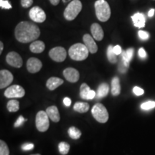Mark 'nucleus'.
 I'll return each mask as SVG.
<instances>
[{"label":"nucleus","mask_w":155,"mask_h":155,"mask_svg":"<svg viewBox=\"0 0 155 155\" xmlns=\"http://www.w3.org/2000/svg\"><path fill=\"white\" fill-rule=\"evenodd\" d=\"M15 38L22 43H28L34 41L40 35V30L38 25L33 22H19L15 30Z\"/></svg>","instance_id":"1"},{"label":"nucleus","mask_w":155,"mask_h":155,"mask_svg":"<svg viewBox=\"0 0 155 155\" xmlns=\"http://www.w3.org/2000/svg\"><path fill=\"white\" fill-rule=\"evenodd\" d=\"M95 10L97 18L101 22H106L111 17V8L106 0H97L95 2Z\"/></svg>","instance_id":"2"},{"label":"nucleus","mask_w":155,"mask_h":155,"mask_svg":"<svg viewBox=\"0 0 155 155\" xmlns=\"http://www.w3.org/2000/svg\"><path fill=\"white\" fill-rule=\"evenodd\" d=\"M70 57L73 61H82L88 58L89 50L85 45L76 43L73 45L68 50Z\"/></svg>","instance_id":"3"},{"label":"nucleus","mask_w":155,"mask_h":155,"mask_svg":"<svg viewBox=\"0 0 155 155\" xmlns=\"http://www.w3.org/2000/svg\"><path fill=\"white\" fill-rule=\"evenodd\" d=\"M82 9V3L80 0H73L68 4L64 11V17L68 21L76 18Z\"/></svg>","instance_id":"4"},{"label":"nucleus","mask_w":155,"mask_h":155,"mask_svg":"<svg viewBox=\"0 0 155 155\" xmlns=\"http://www.w3.org/2000/svg\"><path fill=\"white\" fill-rule=\"evenodd\" d=\"M92 115L97 121L106 123L108 120V113L106 108L101 104H96L91 110Z\"/></svg>","instance_id":"5"},{"label":"nucleus","mask_w":155,"mask_h":155,"mask_svg":"<svg viewBox=\"0 0 155 155\" xmlns=\"http://www.w3.org/2000/svg\"><path fill=\"white\" fill-rule=\"evenodd\" d=\"M36 128L40 132H45L50 127L49 116L46 111H40L36 115Z\"/></svg>","instance_id":"6"},{"label":"nucleus","mask_w":155,"mask_h":155,"mask_svg":"<svg viewBox=\"0 0 155 155\" xmlns=\"http://www.w3.org/2000/svg\"><path fill=\"white\" fill-rule=\"evenodd\" d=\"M25 94V89L19 85H13L9 86L5 91V97L8 98H22Z\"/></svg>","instance_id":"7"},{"label":"nucleus","mask_w":155,"mask_h":155,"mask_svg":"<svg viewBox=\"0 0 155 155\" xmlns=\"http://www.w3.org/2000/svg\"><path fill=\"white\" fill-rule=\"evenodd\" d=\"M49 56L53 61L61 63L65 61L66 58V50L63 47L53 48V49L50 50Z\"/></svg>","instance_id":"8"},{"label":"nucleus","mask_w":155,"mask_h":155,"mask_svg":"<svg viewBox=\"0 0 155 155\" xmlns=\"http://www.w3.org/2000/svg\"><path fill=\"white\" fill-rule=\"evenodd\" d=\"M30 19L35 22L42 23L45 21L46 15L44 10L39 7H34L30 10Z\"/></svg>","instance_id":"9"},{"label":"nucleus","mask_w":155,"mask_h":155,"mask_svg":"<svg viewBox=\"0 0 155 155\" xmlns=\"http://www.w3.org/2000/svg\"><path fill=\"white\" fill-rule=\"evenodd\" d=\"M6 61L9 65L17 68H19L22 66L23 61L22 58L16 52L12 51L7 54V57H6Z\"/></svg>","instance_id":"10"},{"label":"nucleus","mask_w":155,"mask_h":155,"mask_svg":"<svg viewBox=\"0 0 155 155\" xmlns=\"http://www.w3.org/2000/svg\"><path fill=\"white\" fill-rule=\"evenodd\" d=\"M14 77L7 70H1L0 71V88L3 89L9 86L13 81Z\"/></svg>","instance_id":"11"},{"label":"nucleus","mask_w":155,"mask_h":155,"mask_svg":"<svg viewBox=\"0 0 155 155\" xmlns=\"http://www.w3.org/2000/svg\"><path fill=\"white\" fill-rule=\"evenodd\" d=\"M42 67V63L40 60L36 58H29L27 62V68L31 73H38L40 71Z\"/></svg>","instance_id":"12"},{"label":"nucleus","mask_w":155,"mask_h":155,"mask_svg":"<svg viewBox=\"0 0 155 155\" xmlns=\"http://www.w3.org/2000/svg\"><path fill=\"white\" fill-rule=\"evenodd\" d=\"M63 75L68 81L71 83H76L79 80L80 74L76 69L73 68H68L63 71Z\"/></svg>","instance_id":"13"},{"label":"nucleus","mask_w":155,"mask_h":155,"mask_svg":"<svg viewBox=\"0 0 155 155\" xmlns=\"http://www.w3.org/2000/svg\"><path fill=\"white\" fill-rule=\"evenodd\" d=\"M94 38L89 34H85L83 37V40L84 42V45L86 46L89 50V53L94 54L98 51V46L96 42H95Z\"/></svg>","instance_id":"14"},{"label":"nucleus","mask_w":155,"mask_h":155,"mask_svg":"<svg viewBox=\"0 0 155 155\" xmlns=\"http://www.w3.org/2000/svg\"><path fill=\"white\" fill-rule=\"evenodd\" d=\"M91 32L93 38L96 40L101 41L104 38V30H103L101 25L98 23H93L91 26Z\"/></svg>","instance_id":"15"},{"label":"nucleus","mask_w":155,"mask_h":155,"mask_svg":"<svg viewBox=\"0 0 155 155\" xmlns=\"http://www.w3.org/2000/svg\"><path fill=\"white\" fill-rule=\"evenodd\" d=\"M132 19L134 25L138 28H142L145 26V22H146V19H145L144 15L142 13L137 12L136 13L131 17Z\"/></svg>","instance_id":"16"},{"label":"nucleus","mask_w":155,"mask_h":155,"mask_svg":"<svg viewBox=\"0 0 155 155\" xmlns=\"http://www.w3.org/2000/svg\"><path fill=\"white\" fill-rule=\"evenodd\" d=\"M63 83L64 81L63 79L59 78L57 77H51L48 80L47 83H46V86H47V88L49 90L53 91L57 88L58 87L61 86Z\"/></svg>","instance_id":"17"},{"label":"nucleus","mask_w":155,"mask_h":155,"mask_svg":"<svg viewBox=\"0 0 155 155\" xmlns=\"http://www.w3.org/2000/svg\"><path fill=\"white\" fill-rule=\"evenodd\" d=\"M46 113L49 116V118L53 122H58L61 119L59 111H58V108L55 106H52L48 107L46 109Z\"/></svg>","instance_id":"18"},{"label":"nucleus","mask_w":155,"mask_h":155,"mask_svg":"<svg viewBox=\"0 0 155 155\" xmlns=\"http://www.w3.org/2000/svg\"><path fill=\"white\" fill-rule=\"evenodd\" d=\"M45 48V45L40 40L34 41L30 45V51L33 53H41L44 51Z\"/></svg>","instance_id":"19"},{"label":"nucleus","mask_w":155,"mask_h":155,"mask_svg":"<svg viewBox=\"0 0 155 155\" xmlns=\"http://www.w3.org/2000/svg\"><path fill=\"white\" fill-rule=\"evenodd\" d=\"M134 55V49L133 48H129V49L126 50V51H122L121 57H122V62L124 64L129 68V63H130L131 60L132 59Z\"/></svg>","instance_id":"20"},{"label":"nucleus","mask_w":155,"mask_h":155,"mask_svg":"<svg viewBox=\"0 0 155 155\" xmlns=\"http://www.w3.org/2000/svg\"><path fill=\"white\" fill-rule=\"evenodd\" d=\"M121 93L120 81L118 77H114L111 81V94L114 96H119Z\"/></svg>","instance_id":"21"},{"label":"nucleus","mask_w":155,"mask_h":155,"mask_svg":"<svg viewBox=\"0 0 155 155\" xmlns=\"http://www.w3.org/2000/svg\"><path fill=\"white\" fill-rule=\"evenodd\" d=\"M108 91H109L108 85L106 83H103L100 85L99 87L98 88V90H97V96L99 98L106 97L108 94Z\"/></svg>","instance_id":"22"},{"label":"nucleus","mask_w":155,"mask_h":155,"mask_svg":"<svg viewBox=\"0 0 155 155\" xmlns=\"http://www.w3.org/2000/svg\"><path fill=\"white\" fill-rule=\"evenodd\" d=\"M89 108H90L89 104L83 102L75 103L74 106H73V109L78 113H86L89 110Z\"/></svg>","instance_id":"23"},{"label":"nucleus","mask_w":155,"mask_h":155,"mask_svg":"<svg viewBox=\"0 0 155 155\" xmlns=\"http://www.w3.org/2000/svg\"><path fill=\"white\" fill-rule=\"evenodd\" d=\"M91 91V88L86 83H83L81 84L80 88V96L83 99L88 100V96L89 92Z\"/></svg>","instance_id":"24"},{"label":"nucleus","mask_w":155,"mask_h":155,"mask_svg":"<svg viewBox=\"0 0 155 155\" xmlns=\"http://www.w3.org/2000/svg\"><path fill=\"white\" fill-rule=\"evenodd\" d=\"M7 109L9 112H17L19 109V103L17 100H10L7 103Z\"/></svg>","instance_id":"25"},{"label":"nucleus","mask_w":155,"mask_h":155,"mask_svg":"<svg viewBox=\"0 0 155 155\" xmlns=\"http://www.w3.org/2000/svg\"><path fill=\"white\" fill-rule=\"evenodd\" d=\"M68 133L70 137L73 139H79L81 136V131L75 127H70L68 131Z\"/></svg>","instance_id":"26"},{"label":"nucleus","mask_w":155,"mask_h":155,"mask_svg":"<svg viewBox=\"0 0 155 155\" xmlns=\"http://www.w3.org/2000/svg\"><path fill=\"white\" fill-rule=\"evenodd\" d=\"M114 47L112 45H109L107 49V58L108 61L111 63H116L117 62V58H116V55L114 53Z\"/></svg>","instance_id":"27"},{"label":"nucleus","mask_w":155,"mask_h":155,"mask_svg":"<svg viewBox=\"0 0 155 155\" xmlns=\"http://www.w3.org/2000/svg\"><path fill=\"white\" fill-rule=\"evenodd\" d=\"M58 149H59V152L61 154L66 155L70 150V145L67 142L62 141L58 145Z\"/></svg>","instance_id":"28"},{"label":"nucleus","mask_w":155,"mask_h":155,"mask_svg":"<svg viewBox=\"0 0 155 155\" xmlns=\"http://www.w3.org/2000/svg\"><path fill=\"white\" fill-rule=\"evenodd\" d=\"M9 150L5 141L3 140L0 141V155H9Z\"/></svg>","instance_id":"29"},{"label":"nucleus","mask_w":155,"mask_h":155,"mask_svg":"<svg viewBox=\"0 0 155 155\" xmlns=\"http://www.w3.org/2000/svg\"><path fill=\"white\" fill-rule=\"evenodd\" d=\"M155 107V101H150L144 102L141 105V108L142 110H150L152 108H154Z\"/></svg>","instance_id":"30"},{"label":"nucleus","mask_w":155,"mask_h":155,"mask_svg":"<svg viewBox=\"0 0 155 155\" xmlns=\"http://www.w3.org/2000/svg\"><path fill=\"white\" fill-rule=\"evenodd\" d=\"M0 7L5 9H9L12 7L11 4L7 0H0Z\"/></svg>","instance_id":"31"},{"label":"nucleus","mask_w":155,"mask_h":155,"mask_svg":"<svg viewBox=\"0 0 155 155\" xmlns=\"http://www.w3.org/2000/svg\"><path fill=\"white\" fill-rule=\"evenodd\" d=\"M33 4V0H21V5L25 8H28Z\"/></svg>","instance_id":"32"},{"label":"nucleus","mask_w":155,"mask_h":155,"mask_svg":"<svg viewBox=\"0 0 155 155\" xmlns=\"http://www.w3.org/2000/svg\"><path fill=\"white\" fill-rule=\"evenodd\" d=\"M138 35H139V37L140 38L141 40H147V39L149 38V37H150V35L147 32H145V31H143V30H139L138 32Z\"/></svg>","instance_id":"33"},{"label":"nucleus","mask_w":155,"mask_h":155,"mask_svg":"<svg viewBox=\"0 0 155 155\" xmlns=\"http://www.w3.org/2000/svg\"><path fill=\"white\" fill-rule=\"evenodd\" d=\"M27 119H25L22 116H20L17 119V120L16 121V122L15 123V127H19L20 126L22 125V124L24 123L25 121H26Z\"/></svg>","instance_id":"34"},{"label":"nucleus","mask_w":155,"mask_h":155,"mask_svg":"<svg viewBox=\"0 0 155 155\" xmlns=\"http://www.w3.org/2000/svg\"><path fill=\"white\" fill-rule=\"evenodd\" d=\"M133 92L136 96H141V95L144 94V90L142 88H139L138 86H135L134 88H133Z\"/></svg>","instance_id":"35"},{"label":"nucleus","mask_w":155,"mask_h":155,"mask_svg":"<svg viewBox=\"0 0 155 155\" xmlns=\"http://www.w3.org/2000/svg\"><path fill=\"white\" fill-rule=\"evenodd\" d=\"M34 148V144L32 143H27L22 145V150L25 151H29Z\"/></svg>","instance_id":"36"},{"label":"nucleus","mask_w":155,"mask_h":155,"mask_svg":"<svg viewBox=\"0 0 155 155\" xmlns=\"http://www.w3.org/2000/svg\"><path fill=\"white\" fill-rule=\"evenodd\" d=\"M113 50H114V53H115L116 55H120V54H121V53H122L121 48L120 47V45H116V46H114V48H113Z\"/></svg>","instance_id":"37"},{"label":"nucleus","mask_w":155,"mask_h":155,"mask_svg":"<svg viewBox=\"0 0 155 155\" xmlns=\"http://www.w3.org/2000/svg\"><path fill=\"white\" fill-rule=\"evenodd\" d=\"M119 71H120V72L122 73H124L127 72V71L128 68H127V66H126V65H124V64L123 62H122V63L119 65Z\"/></svg>","instance_id":"38"},{"label":"nucleus","mask_w":155,"mask_h":155,"mask_svg":"<svg viewBox=\"0 0 155 155\" xmlns=\"http://www.w3.org/2000/svg\"><path fill=\"white\" fill-rule=\"evenodd\" d=\"M139 55L141 58H145L147 57V53L143 48H141L139 50Z\"/></svg>","instance_id":"39"},{"label":"nucleus","mask_w":155,"mask_h":155,"mask_svg":"<svg viewBox=\"0 0 155 155\" xmlns=\"http://www.w3.org/2000/svg\"><path fill=\"white\" fill-rule=\"evenodd\" d=\"M63 104H65V106H70L71 104V100L68 97H65V98L63 99Z\"/></svg>","instance_id":"40"},{"label":"nucleus","mask_w":155,"mask_h":155,"mask_svg":"<svg viewBox=\"0 0 155 155\" xmlns=\"http://www.w3.org/2000/svg\"><path fill=\"white\" fill-rule=\"evenodd\" d=\"M96 92L94 91L91 90V91L89 92L88 96V100L93 99V98H94V97L96 96Z\"/></svg>","instance_id":"41"},{"label":"nucleus","mask_w":155,"mask_h":155,"mask_svg":"<svg viewBox=\"0 0 155 155\" xmlns=\"http://www.w3.org/2000/svg\"><path fill=\"white\" fill-rule=\"evenodd\" d=\"M154 12H155V9H151L150 11H149L148 12V16L150 17H152L154 16Z\"/></svg>","instance_id":"42"},{"label":"nucleus","mask_w":155,"mask_h":155,"mask_svg":"<svg viewBox=\"0 0 155 155\" xmlns=\"http://www.w3.org/2000/svg\"><path fill=\"white\" fill-rule=\"evenodd\" d=\"M60 1H61V0H50V3H51L52 5H54V6H56V5H58V4H59Z\"/></svg>","instance_id":"43"},{"label":"nucleus","mask_w":155,"mask_h":155,"mask_svg":"<svg viewBox=\"0 0 155 155\" xmlns=\"http://www.w3.org/2000/svg\"><path fill=\"white\" fill-rule=\"evenodd\" d=\"M4 49V45L2 42H0V54L2 53V50Z\"/></svg>","instance_id":"44"},{"label":"nucleus","mask_w":155,"mask_h":155,"mask_svg":"<svg viewBox=\"0 0 155 155\" xmlns=\"http://www.w3.org/2000/svg\"><path fill=\"white\" fill-rule=\"evenodd\" d=\"M68 1V0H63V2L64 3H65V2H66Z\"/></svg>","instance_id":"45"},{"label":"nucleus","mask_w":155,"mask_h":155,"mask_svg":"<svg viewBox=\"0 0 155 155\" xmlns=\"http://www.w3.org/2000/svg\"><path fill=\"white\" fill-rule=\"evenodd\" d=\"M32 155H40V154H32Z\"/></svg>","instance_id":"46"},{"label":"nucleus","mask_w":155,"mask_h":155,"mask_svg":"<svg viewBox=\"0 0 155 155\" xmlns=\"http://www.w3.org/2000/svg\"><path fill=\"white\" fill-rule=\"evenodd\" d=\"M68 1H70V0H68Z\"/></svg>","instance_id":"47"}]
</instances>
